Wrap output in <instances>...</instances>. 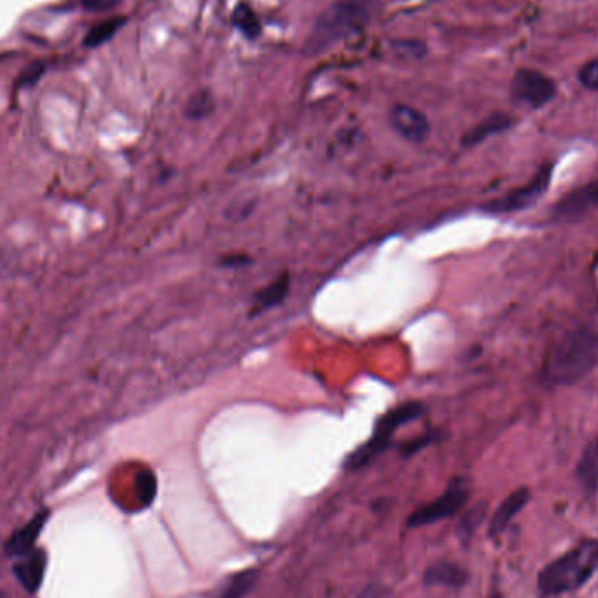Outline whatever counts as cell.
<instances>
[{
	"label": "cell",
	"mask_w": 598,
	"mask_h": 598,
	"mask_svg": "<svg viewBox=\"0 0 598 598\" xmlns=\"http://www.w3.org/2000/svg\"><path fill=\"white\" fill-rule=\"evenodd\" d=\"M81 4L91 13H109L121 4V0H81Z\"/></svg>",
	"instance_id": "obj_23"
},
{
	"label": "cell",
	"mask_w": 598,
	"mask_h": 598,
	"mask_svg": "<svg viewBox=\"0 0 598 598\" xmlns=\"http://www.w3.org/2000/svg\"><path fill=\"white\" fill-rule=\"evenodd\" d=\"M380 0H336L320 14L306 39L308 55H320L352 35L361 34L375 18Z\"/></svg>",
	"instance_id": "obj_2"
},
{
	"label": "cell",
	"mask_w": 598,
	"mask_h": 598,
	"mask_svg": "<svg viewBox=\"0 0 598 598\" xmlns=\"http://www.w3.org/2000/svg\"><path fill=\"white\" fill-rule=\"evenodd\" d=\"M558 86L555 79L544 72L522 67L515 72L511 81V97L518 104L529 105L530 109H543L544 105L555 100Z\"/></svg>",
	"instance_id": "obj_7"
},
{
	"label": "cell",
	"mask_w": 598,
	"mask_h": 598,
	"mask_svg": "<svg viewBox=\"0 0 598 598\" xmlns=\"http://www.w3.org/2000/svg\"><path fill=\"white\" fill-rule=\"evenodd\" d=\"M485 516H487V504L485 502H481L478 506H474V508L467 511L466 516L459 523V537L462 543L467 544L471 541V537L474 536V532L483 523Z\"/></svg>",
	"instance_id": "obj_20"
},
{
	"label": "cell",
	"mask_w": 598,
	"mask_h": 598,
	"mask_svg": "<svg viewBox=\"0 0 598 598\" xmlns=\"http://www.w3.org/2000/svg\"><path fill=\"white\" fill-rule=\"evenodd\" d=\"M530 501V490L529 488H518L513 494L508 495L501 506L497 508L494 516H492V522H490V530L488 534L490 537L501 536L504 530L508 529L509 523L513 522L520 511H522Z\"/></svg>",
	"instance_id": "obj_12"
},
{
	"label": "cell",
	"mask_w": 598,
	"mask_h": 598,
	"mask_svg": "<svg viewBox=\"0 0 598 598\" xmlns=\"http://www.w3.org/2000/svg\"><path fill=\"white\" fill-rule=\"evenodd\" d=\"M125 21V18L116 16V18H111V20L100 23V25H97V27L91 30L90 34L86 35L84 46H86V48H97V46H102L104 42L109 41L114 35L118 34L119 28L125 25Z\"/></svg>",
	"instance_id": "obj_19"
},
{
	"label": "cell",
	"mask_w": 598,
	"mask_h": 598,
	"mask_svg": "<svg viewBox=\"0 0 598 598\" xmlns=\"http://www.w3.org/2000/svg\"><path fill=\"white\" fill-rule=\"evenodd\" d=\"M259 572L256 569H251V571H242L235 574L233 578H230V581L226 583V586L223 588V592H221V597L219 598H245L249 593L252 592V588L256 585V581H258Z\"/></svg>",
	"instance_id": "obj_17"
},
{
	"label": "cell",
	"mask_w": 598,
	"mask_h": 598,
	"mask_svg": "<svg viewBox=\"0 0 598 598\" xmlns=\"http://www.w3.org/2000/svg\"><path fill=\"white\" fill-rule=\"evenodd\" d=\"M424 411V404L418 403V401H408V403L399 404L396 408L387 411L378 420L373 436L364 445L359 446L355 452L348 455L347 460H345V469L347 471H357L361 467L368 466L369 462H373L380 453L387 450L394 432L399 427L422 417Z\"/></svg>",
	"instance_id": "obj_4"
},
{
	"label": "cell",
	"mask_w": 598,
	"mask_h": 598,
	"mask_svg": "<svg viewBox=\"0 0 598 598\" xmlns=\"http://www.w3.org/2000/svg\"><path fill=\"white\" fill-rule=\"evenodd\" d=\"M513 125H515V119L506 112H492L490 116H487L462 137V144L466 147L478 146L494 135L508 132Z\"/></svg>",
	"instance_id": "obj_13"
},
{
	"label": "cell",
	"mask_w": 598,
	"mask_h": 598,
	"mask_svg": "<svg viewBox=\"0 0 598 598\" xmlns=\"http://www.w3.org/2000/svg\"><path fill=\"white\" fill-rule=\"evenodd\" d=\"M390 125L403 139L410 142H422L431 132L429 119L424 112L418 111L411 105L397 104L390 111Z\"/></svg>",
	"instance_id": "obj_9"
},
{
	"label": "cell",
	"mask_w": 598,
	"mask_h": 598,
	"mask_svg": "<svg viewBox=\"0 0 598 598\" xmlns=\"http://www.w3.org/2000/svg\"><path fill=\"white\" fill-rule=\"evenodd\" d=\"M48 522V511H42L30 520V522L21 527L18 532H14L11 539L6 543V551L9 557L21 558L34 551V544L41 536L44 525Z\"/></svg>",
	"instance_id": "obj_10"
},
{
	"label": "cell",
	"mask_w": 598,
	"mask_h": 598,
	"mask_svg": "<svg viewBox=\"0 0 598 598\" xmlns=\"http://www.w3.org/2000/svg\"><path fill=\"white\" fill-rule=\"evenodd\" d=\"M598 210V179L571 189L551 207V221L576 223Z\"/></svg>",
	"instance_id": "obj_8"
},
{
	"label": "cell",
	"mask_w": 598,
	"mask_h": 598,
	"mask_svg": "<svg viewBox=\"0 0 598 598\" xmlns=\"http://www.w3.org/2000/svg\"><path fill=\"white\" fill-rule=\"evenodd\" d=\"M490 598H501V595H499V593L495 592L494 595H492V597Z\"/></svg>",
	"instance_id": "obj_25"
},
{
	"label": "cell",
	"mask_w": 598,
	"mask_h": 598,
	"mask_svg": "<svg viewBox=\"0 0 598 598\" xmlns=\"http://www.w3.org/2000/svg\"><path fill=\"white\" fill-rule=\"evenodd\" d=\"M553 172H555V161L543 163L527 184L511 189L506 195L490 200L481 207V210L487 214H494V216H506V214H515V212H522V210L534 207L548 193Z\"/></svg>",
	"instance_id": "obj_5"
},
{
	"label": "cell",
	"mask_w": 598,
	"mask_h": 598,
	"mask_svg": "<svg viewBox=\"0 0 598 598\" xmlns=\"http://www.w3.org/2000/svg\"><path fill=\"white\" fill-rule=\"evenodd\" d=\"M212 109H214V98H212L209 91H198L193 97L189 98L186 116L191 119H202L209 116Z\"/></svg>",
	"instance_id": "obj_21"
},
{
	"label": "cell",
	"mask_w": 598,
	"mask_h": 598,
	"mask_svg": "<svg viewBox=\"0 0 598 598\" xmlns=\"http://www.w3.org/2000/svg\"><path fill=\"white\" fill-rule=\"evenodd\" d=\"M598 362V333L574 327L544 357L541 380L546 387H569L592 373Z\"/></svg>",
	"instance_id": "obj_1"
},
{
	"label": "cell",
	"mask_w": 598,
	"mask_h": 598,
	"mask_svg": "<svg viewBox=\"0 0 598 598\" xmlns=\"http://www.w3.org/2000/svg\"><path fill=\"white\" fill-rule=\"evenodd\" d=\"M471 497V483L466 478H455L445 490V494L439 495L438 499L418 508L408 518V527L418 529L424 525L441 522L446 518L457 515L460 509L466 506Z\"/></svg>",
	"instance_id": "obj_6"
},
{
	"label": "cell",
	"mask_w": 598,
	"mask_h": 598,
	"mask_svg": "<svg viewBox=\"0 0 598 598\" xmlns=\"http://www.w3.org/2000/svg\"><path fill=\"white\" fill-rule=\"evenodd\" d=\"M425 585L427 586H448V588H460L466 585L467 572L459 565L450 562H439L432 565L429 571L425 572Z\"/></svg>",
	"instance_id": "obj_15"
},
{
	"label": "cell",
	"mask_w": 598,
	"mask_h": 598,
	"mask_svg": "<svg viewBox=\"0 0 598 598\" xmlns=\"http://www.w3.org/2000/svg\"><path fill=\"white\" fill-rule=\"evenodd\" d=\"M590 446H592L593 450H595V452L598 453V439H597V441H595V443H592V445H590Z\"/></svg>",
	"instance_id": "obj_24"
},
{
	"label": "cell",
	"mask_w": 598,
	"mask_h": 598,
	"mask_svg": "<svg viewBox=\"0 0 598 598\" xmlns=\"http://www.w3.org/2000/svg\"><path fill=\"white\" fill-rule=\"evenodd\" d=\"M598 569V541L588 539L546 565L539 572L537 590L541 597H557L586 585Z\"/></svg>",
	"instance_id": "obj_3"
},
{
	"label": "cell",
	"mask_w": 598,
	"mask_h": 598,
	"mask_svg": "<svg viewBox=\"0 0 598 598\" xmlns=\"http://www.w3.org/2000/svg\"><path fill=\"white\" fill-rule=\"evenodd\" d=\"M231 21L247 39H256L261 35V21L258 14L254 13V9L247 4H238L237 9L233 11Z\"/></svg>",
	"instance_id": "obj_18"
},
{
	"label": "cell",
	"mask_w": 598,
	"mask_h": 598,
	"mask_svg": "<svg viewBox=\"0 0 598 598\" xmlns=\"http://www.w3.org/2000/svg\"><path fill=\"white\" fill-rule=\"evenodd\" d=\"M291 287V279L287 273H282L280 277L273 280L272 284H268L265 289H261L256 298H254V306H252V313H263L270 308L279 306L284 299L287 298Z\"/></svg>",
	"instance_id": "obj_14"
},
{
	"label": "cell",
	"mask_w": 598,
	"mask_h": 598,
	"mask_svg": "<svg viewBox=\"0 0 598 598\" xmlns=\"http://www.w3.org/2000/svg\"><path fill=\"white\" fill-rule=\"evenodd\" d=\"M576 478L588 494L593 495L598 488V455L592 446H586L585 452L576 467Z\"/></svg>",
	"instance_id": "obj_16"
},
{
	"label": "cell",
	"mask_w": 598,
	"mask_h": 598,
	"mask_svg": "<svg viewBox=\"0 0 598 598\" xmlns=\"http://www.w3.org/2000/svg\"><path fill=\"white\" fill-rule=\"evenodd\" d=\"M578 79L586 90L598 91V56L581 67Z\"/></svg>",
	"instance_id": "obj_22"
},
{
	"label": "cell",
	"mask_w": 598,
	"mask_h": 598,
	"mask_svg": "<svg viewBox=\"0 0 598 598\" xmlns=\"http://www.w3.org/2000/svg\"><path fill=\"white\" fill-rule=\"evenodd\" d=\"M46 564H48V560H46L44 551H30L28 555L20 558L18 564L14 565V576L27 592L35 593L42 585Z\"/></svg>",
	"instance_id": "obj_11"
}]
</instances>
